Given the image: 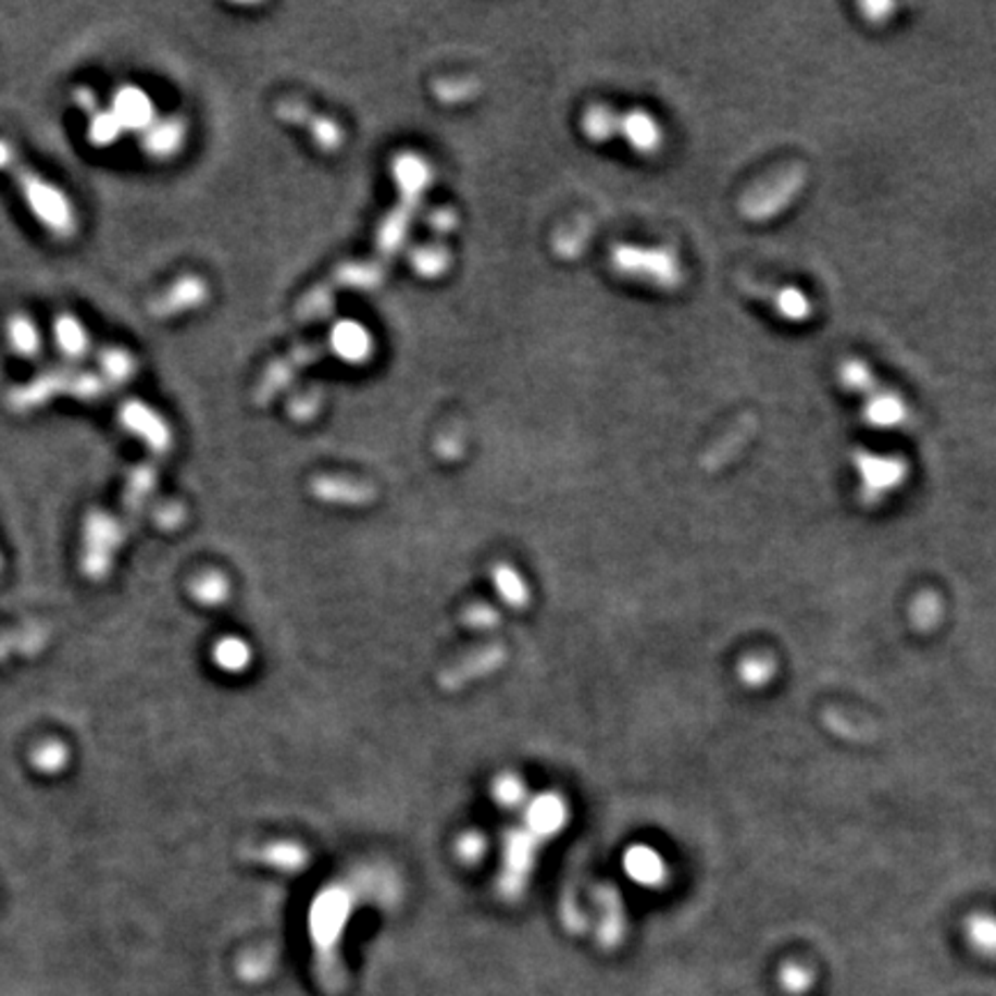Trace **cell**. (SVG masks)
<instances>
[{
	"label": "cell",
	"mask_w": 996,
	"mask_h": 996,
	"mask_svg": "<svg viewBox=\"0 0 996 996\" xmlns=\"http://www.w3.org/2000/svg\"><path fill=\"white\" fill-rule=\"evenodd\" d=\"M183 139V127L178 123H162L158 127H148L146 132V150L158 158H166L171 152H176Z\"/></svg>",
	"instance_id": "12"
},
{
	"label": "cell",
	"mask_w": 996,
	"mask_h": 996,
	"mask_svg": "<svg viewBox=\"0 0 996 996\" xmlns=\"http://www.w3.org/2000/svg\"><path fill=\"white\" fill-rule=\"evenodd\" d=\"M584 129L590 139L607 141L623 137L627 146L639 155H658L664 146V129L656 116L644 109H632L617 113L611 109H590L584 121Z\"/></svg>",
	"instance_id": "2"
},
{
	"label": "cell",
	"mask_w": 996,
	"mask_h": 996,
	"mask_svg": "<svg viewBox=\"0 0 996 996\" xmlns=\"http://www.w3.org/2000/svg\"><path fill=\"white\" fill-rule=\"evenodd\" d=\"M123 425L127 429H132L134 434H141L148 444L152 448H158V450H164L166 448V440H169V434L164 429V425L160 423V420L152 415L148 409H144L141 404H125L123 413Z\"/></svg>",
	"instance_id": "9"
},
{
	"label": "cell",
	"mask_w": 996,
	"mask_h": 996,
	"mask_svg": "<svg viewBox=\"0 0 996 996\" xmlns=\"http://www.w3.org/2000/svg\"><path fill=\"white\" fill-rule=\"evenodd\" d=\"M88 113H90V139L95 144L107 146V144H113L121 137L123 125L116 119V113H113V111H100V109L88 111Z\"/></svg>",
	"instance_id": "14"
},
{
	"label": "cell",
	"mask_w": 996,
	"mask_h": 996,
	"mask_svg": "<svg viewBox=\"0 0 996 996\" xmlns=\"http://www.w3.org/2000/svg\"><path fill=\"white\" fill-rule=\"evenodd\" d=\"M55 341H59V347L63 349L65 356L76 358V360L84 358L90 347V339L84 331V325L70 314H63L59 316V321H55Z\"/></svg>",
	"instance_id": "10"
},
{
	"label": "cell",
	"mask_w": 996,
	"mask_h": 996,
	"mask_svg": "<svg viewBox=\"0 0 996 996\" xmlns=\"http://www.w3.org/2000/svg\"><path fill=\"white\" fill-rule=\"evenodd\" d=\"M240 653H242V648H240L238 644L224 646V648H222V660H224L226 664H228V662H232V664H238V660H240Z\"/></svg>",
	"instance_id": "18"
},
{
	"label": "cell",
	"mask_w": 996,
	"mask_h": 996,
	"mask_svg": "<svg viewBox=\"0 0 996 996\" xmlns=\"http://www.w3.org/2000/svg\"><path fill=\"white\" fill-rule=\"evenodd\" d=\"M8 337L14 353L24 358H35L40 353V333H37L35 323L28 316L16 314L8 323Z\"/></svg>",
	"instance_id": "11"
},
{
	"label": "cell",
	"mask_w": 996,
	"mask_h": 996,
	"mask_svg": "<svg viewBox=\"0 0 996 996\" xmlns=\"http://www.w3.org/2000/svg\"><path fill=\"white\" fill-rule=\"evenodd\" d=\"M755 294L765 304H769L771 312L777 319L787 321V323H806L814 316L812 298L806 291H800L798 286L784 284V286H769V289H765V286H759Z\"/></svg>",
	"instance_id": "7"
},
{
	"label": "cell",
	"mask_w": 996,
	"mask_h": 996,
	"mask_svg": "<svg viewBox=\"0 0 996 996\" xmlns=\"http://www.w3.org/2000/svg\"><path fill=\"white\" fill-rule=\"evenodd\" d=\"M617 271L630 279L644 282L656 289L672 291L678 289L685 279L683 263L674 249L669 247H639L623 245L614 252Z\"/></svg>",
	"instance_id": "3"
},
{
	"label": "cell",
	"mask_w": 996,
	"mask_h": 996,
	"mask_svg": "<svg viewBox=\"0 0 996 996\" xmlns=\"http://www.w3.org/2000/svg\"><path fill=\"white\" fill-rule=\"evenodd\" d=\"M30 761L40 773H47V775L61 773L70 761L67 745L61 740H47L40 747H35Z\"/></svg>",
	"instance_id": "13"
},
{
	"label": "cell",
	"mask_w": 996,
	"mask_h": 996,
	"mask_svg": "<svg viewBox=\"0 0 996 996\" xmlns=\"http://www.w3.org/2000/svg\"><path fill=\"white\" fill-rule=\"evenodd\" d=\"M61 393H72L82 399H92L104 393V383L95 374H74L67 378L65 372H55V374L40 376L35 383H30V386L16 388L10 395V404L16 411H28V409L45 404L47 399H51L53 395H61Z\"/></svg>",
	"instance_id": "5"
},
{
	"label": "cell",
	"mask_w": 996,
	"mask_h": 996,
	"mask_svg": "<svg viewBox=\"0 0 996 996\" xmlns=\"http://www.w3.org/2000/svg\"><path fill=\"white\" fill-rule=\"evenodd\" d=\"M113 113L132 129H148L152 125V102L146 98V92L139 88L125 86L113 95Z\"/></svg>",
	"instance_id": "8"
},
{
	"label": "cell",
	"mask_w": 996,
	"mask_h": 996,
	"mask_svg": "<svg viewBox=\"0 0 996 996\" xmlns=\"http://www.w3.org/2000/svg\"><path fill=\"white\" fill-rule=\"evenodd\" d=\"M969 938H971L973 948H979L981 953H987V955H996V921L975 918V921L969 925Z\"/></svg>",
	"instance_id": "16"
},
{
	"label": "cell",
	"mask_w": 996,
	"mask_h": 996,
	"mask_svg": "<svg viewBox=\"0 0 996 996\" xmlns=\"http://www.w3.org/2000/svg\"><path fill=\"white\" fill-rule=\"evenodd\" d=\"M10 162H12V148L5 141H0V169H5Z\"/></svg>",
	"instance_id": "19"
},
{
	"label": "cell",
	"mask_w": 996,
	"mask_h": 996,
	"mask_svg": "<svg viewBox=\"0 0 996 996\" xmlns=\"http://www.w3.org/2000/svg\"><path fill=\"white\" fill-rule=\"evenodd\" d=\"M337 347H339V353H344L347 358H360L368 349V337L360 328H353L351 325V328L337 333Z\"/></svg>",
	"instance_id": "17"
},
{
	"label": "cell",
	"mask_w": 996,
	"mask_h": 996,
	"mask_svg": "<svg viewBox=\"0 0 996 996\" xmlns=\"http://www.w3.org/2000/svg\"><path fill=\"white\" fill-rule=\"evenodd\" d=\"M839 386L860 399V418L879 432H893L909 425L911 409L897 390L884 386L868 362L849 358L837 370Z\"/></svg>",
	"instance_id": "1"
},
{
	"label": "cell",
	"mask_w": 996,
	"mask_h": 996,
	"mask_svg": "<svg viewBox=\"0 0 996 996\" xmlns=\"http://www.w3.org/2000/svg\"><path fill=\"white\" fill-rule=\"evenodd\" d=\"M854 466L860 477V496L866 501H881L907 481L909 466L902 457L874 455L860 450L854 455Z\"/></svg>",
	"instance_id": "6"
},
{
	"label": "cell",
	"mask_w": 996,
	"mask_h": 996,
	"mask_svg": "<svg viewBox=\"0 0 996 996\" xmlns=\"http://www.w3.org/2000/svg\"><path fill=\"white\" fill-rule=\"evenodd\" d=\"M100 362H102V370H104V374L109 376L111 383H123V381H127V378L132 376V372H134V362H132V358H129L125 351H121V349H107V351L102 353Z\"/></svg>",
	"instance_id": "15"
},
{
	"label": "cell",
	"mask_w": 996,
	"mask_h": 996,
	"mask_svg": "<svg viewBox=\"0 0 996 996\" xmlns=\"http://www.w3.org/2000/svg\"><path fill=\"white\" fill-rule=\"evenodd\" d=\"M18 187H22V195L35 217H40V222L61 238H70L76 228L74 213L70 208V201L65 199L63 191L59 187H53L51 183L42 180L37 174L28 169L18 171Z\"/></svg>",
	"instance_id": "4"
}]
</instances>
